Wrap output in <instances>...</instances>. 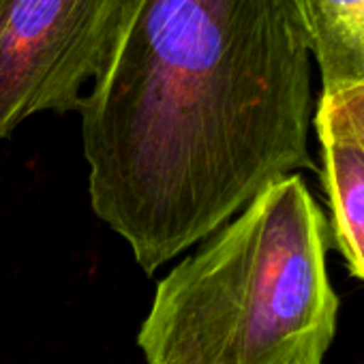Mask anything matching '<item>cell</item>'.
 Wrapping results in <instances>:
<instances>
[{
    "label": "cell",
    "mask_w": 364,
    "mask_h": 364,
    "mask_svg": "<svg viewBox=\"0 0 364 364\" xmlns=\"http://www.w3.org/2000/svg\"><path fill=\"white\" fill-rule=\"evenodd\" d=\"M296 0H135L82 103L95 215L152 274L313 169Z\"/></svg>",
    "instance_id": "obj_1"
},
{
    "label": "cell",
    "mask_w": 364,
    "mask_h": 364,
    "mask_svg": "<svg viewBox=\"0 0 364 364\" xmlns=\"http://www.w3.org/2000/svg\"><path fill=\"white\" fill-rule=\"evenodd\" d=\"M328 242L302 176L272 182L159 281L146 364H323L338 319Z\"/></svg>",
    "instance_id": "obj_2"
},
{
    "label": "cell",
    "mask_w": 364,
    "mask_h": 364,
    "mask_svg": "<svg viewBox=\"0 0 364 364\" xmlns=\"http://www.w3.org/2000/svg\"><path fill=\"white\" fill-rule=\"evenodd\" d=\"M135 0H0V141L43 112H80Z\"/></svg>",
    "instance_id": "obj_3"
},
{
    "label": "cell",
    "mask_w": 364,
    "mask_h": 364,
    "mask_svg": "<svg viewBox=\"0 0 364 364\" xmlns=\"http://www.w3.org/2000/svg\"><path fill=\"white\" fill-rule=\"evenodd\" d=\"M313 127L321 148V180L330 202L334 242L347 270L364 281V150L321 107L313 112Z\"/></svg>",
    "instance_id": "obj_4"
},
{
    "label": "cell",
    "mask_w": 364,
    "mask_h": 364,
    "mask_svg": "<svg viewBox=\"0 0 364 364\" xmlns=\"http://www.w3.org/2000/svg\"><path fill=\"white\" fill-rule=\"evenodd\" d=\"M321 95L364 84V0H296Z\"/></svg>",
    "instance_id": "obj_5"
},
{
    "label": "cell",
    "mask_w": 364,
    "mask_h": 364,
    "mask_svg": "<svg viewBox=\"0 0 364 364\" xmlns=\"http://www.w3.org/2000/svg\"><path fill=\"white\" fill-rule=\"evenodd\" d=\"M317 107L332 114L364 150V84L336 95H321Z\"/></svg>",
    "instance_id": "obj_6"
}]
</instances>
